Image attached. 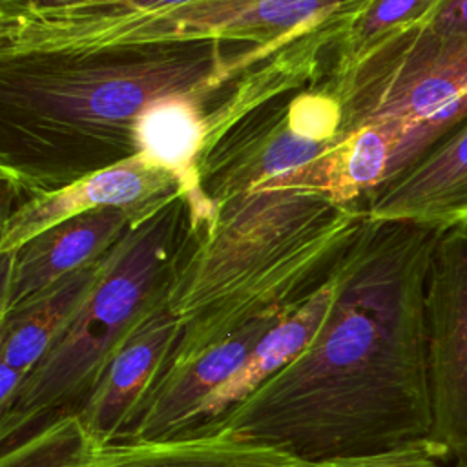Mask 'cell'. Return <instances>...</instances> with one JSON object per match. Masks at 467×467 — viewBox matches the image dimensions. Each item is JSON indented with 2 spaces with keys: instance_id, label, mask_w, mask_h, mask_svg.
Here are the masks:
<instances>
[{
  "instance_id": "1",
  "label": "cell",
  "mask_w": 467,
  "mask_h": 467,
  "mask_svg": "<svg viewBox=\"0 0 467 467\" xmlns=\"http://www.w3.org/2000/svg\"><path fill=\"white\" fill-rule=\"evenodd\" d=\"M445 230L365 213L332 270L334 299L316 337L246 400L188 432L270 443L310 463L427 440L425 290Z\"/></svg>"
},
{
  "instance_id": "2",
  "label": "cell",
  "mask_w": 467,
  "mask_h": 467,
  "mask_svg": "<svg viewBox=\"0 0 467 467\" xmlns=\"http://www.w3.org/2000/svg\"><path fill=\"white\" fill-rule=\"evenodd\" d=\"M272 58L255 46L190 42L0 60L4 190L29 199L130 159L146 106L213 99Z\"/></svg>"
},
{
  "instance_id": "3",
  "label": "cell",
  "mask_w": 467,
  "mask_h": 467,
  "mask_svg": "<svg viewBox=\"0 0 467 467\" xmlns=\"http://www.w3.org/2000/svg\"><path fill=\"white\" fill-rule=\"evenodd\" d=\"M363 221V206L270 182L217 204L208 230H186L177 259L168 305L182 334L168 367L308 296Z\"/></svg>"
},
{
  "instance_id": "4",
  "label": "cell",
  "mask_w": 467,
  "mask_h": 467,
  "mask_svg": "<svg viewBox=\"0 0 467 467\" xmlns=\"http://www.w3.org/2000/svg\"><path fill=\"white\" fill-rule=\"evenodd\" d=\"M186 226L177 190L108 252L100 277L60 339L0 409L4 445L82 405L124 339L168 299Z\"/></svg>"
},
{
  "instance_id": "5",
  "label": "cell",
  "mask_w": 467,
  "mask_h": 467,
  "mask_svg": "<svg viewBox=\"0 0 467 467\" xmlns=\"http://www.w3.org/2000/svg\"><path fill=\"white\" fill-rule=\"evenodd\" d=\"M327 86L343 106L341 135L372 122L403 126L407 137L390 171L394 175L467 115V33L436 35L416 24Z\"/></svg>"
},
{
  "instance_id": "6",
  "label": "cell",
  "mask_w": 467,
  "mask_h": 467,
  "mask_svg": "<svg viewBox=\"0 0 467 467\" xmlns=\"http://www.w3.org/2000/svg\"><path fill=\"white\" fill-rule=\"evenodd\" d=\"M372 0H197L179 9L53 40L29 55L88 53L190 42L255 46L277 57L337 44Z\"/></svg>"
},
{
  "instance_id": "7",
  "label": "cell",
  "mask_w": 467,
  "mask_h": 467,
  "mask_svg": "<svg viewBox=\"0 0 467 467\" xmlns=\"http://www.w3.org/2000/svg\"><path fill=\"white\" fill-rule=\"evenodd\" d=\"M431 431L441 460L467 462V221L440 237L427 277Z\"/></svg>"
},
{
  "instance_id": "8",
  "label": "cell",
  "mask_w": 467,
  "mask_h": 467,
  "mask_svg": "<svg viewBox=\"0 0 467 467\" xmlns=\"http://www.w3.org/2000/svg\"><path fill=\"white\" fill-rule=\"evenodd\" d=\"M182 325L168 299L153 308L117 348L75 410L104 443L130 440L153 389L171 363Z\"/></svg>"
},
{
  "instance_id": "9",
  "label": "cell",
  "mask_w": 467,
  "mask_h": 467,
  "mask_svg": "<svg viewBox=\"0 0 467 467\" xmlns=\"http://www.w3.org/2000/svg\"><path fill=\"white\" fill-rule=\"evenodd\" d=\"M171 195L144 208L106 206L86 212L38 234L16 252L4 254L0 316L106 255L130 228L157 212Z\"/></svg>"
},
{
  "instance_id": "10",
  "label": "cell",
  "mask_w": 467,
  "mask_h": 467,
  "mask_svg": "<svg viewBox=\"0 0 467 467\" xmlns=\"http://www.w3.org/2000/svg\"><path fill=\"white\" fill-rule=\"evenodd\" d=\"M173 192H177L175 179L137 153L5 210L0 230V254L16 252L38 234L86 212L106 206H153Z\"/></svg>"
},
{
  "instance_id": "11",
  "label": "cell",
  "mask_w": 467,
  "mask_h": 467,
  "mask_svg": "<svg viewBox=\"0 0 467 467\" xmlns=\"http://www.w3.org/2000/svg\"><path fill=\"white\" fill-rule=\"evenodd\" d=\"M363 208L370 219L443 228L467 221V115L390 175Z\"/></svg>"
},
{
  "instance_id": "12",
  "label": "cell",
  "mask_w": 467,
  "mask_h": 467,
  "mask_svg": "<svg viewBox=\"0 0 467 467\" xmlns=\"http://www.w3.org/2000/svg\"><path fill=\"white\" fill-rule=\"evenodd\" d=\"M292 305L261 316L188 361L168 367L130 440H161L190 431L204 401L237 372L257 341Z\"/></svg>"
},
{
  "instance_id": "13",
  "label": "cell",
  "mask_w": 467,
  "mask_h": 467,
  "mask_svg": "<svg viewBox=\"0 0 467 467\" xmlns=\"http://www.w3.org/2000/svg\"><path fill=\"white\" fill-rule=\"evenodd\" d=\"M199 95H171L146 106L135 124L137 153L166 170L186 206L188 235L208 230L215 204L202 186L201 166L208 148V102Z\"/></svg>"
},
{
  "instance_id": "14",
  "label": "cell",
  "mask_w": 467,
  "mask_h": 467,
  "mask_svg": "<svg viewBox=\"0 0 467 467\" xmlns=\"http://www.w3.org/2000/svg\"><path fill=\"white\" fill-rule=\"evenodd\" d=\"M286 102L272 108L255 126L224 137L204 157L202 186L215 206L319 159L343 139L314 142L297 137L286 122Z\"/></svg>"
},
{
  "instance_id": "15",
  "label": "cell",
  "mask_w": 467,
  "mask_h": 467,
  "mask_svg": "<svg viewBox=\"0 0 467 467\" xmlns=\"http://www.w3.org/2000/svg\"><path fill=\"white\" fill-rule=\"evenodd\" d=\"M106 255L0 316V409L55 347L100 277Z\"/></svg>"
},
{
  "instance_id": "16",
  "label": "cell",
  "mask_w": 467,
  "mask_h": 467,
  "mask_svg": "<svg viewBox=\"0 0 467 467\" xmlns=\"http://www.w3.org/2000/svg\"><path fill=\"white\" fill-rule=\"evenodd\" d=\"M405 137L398 122H372L343 135L319 159L266 182L325 193L337 204H358L389 179Z\"/></svg>"
},
{
  "instance_id": "17",
  "label": "cell",
  "mask_w": 467,
  "mask_h": 467,
  "mask_svg": "<svg viewBox=\"0 0 467 467\" xmlns=\"http://www.w3.org/2000/svg\"><path fill=\"white\" fill-rule=\"evenodd\" d=\"M332 299L334 279L330 274L325 283L294 303L283 314V317L257 341L237 372L204 401L190 431L221 416L228 409L246 400L279 368L292 361L323 327L330 312Z\"/></svg>"
},
{
  "instance_id": "18",
  "label": "cell",
  "mask_w": 467,
  "mask_h": 467,
  "mask_svg": "<svg viewBox=\"0 0 467 467\" xmlns=\"http://www.w3.org/2000/svg\"><path fill=\"white\" fill-rule=\"evenodd\" d=\"M108 467H316L270 443L224 432L106 443Z\"/></svg>"
},
{
  "instance_id": "19",
  "label": "cell",
  "mask_w": 467,
  "mask_h": 467,
  "mask_svg": "<svg viewBox=\"0 0 467 467\" xmlns=\"http://www.w3.org/2000/svg\"><path fill=\"white\" fill-rule=\"evenodd\" d=\"M197 0H89L67 9L0 18V60L24 57L82 31L162 15Z\"/></svg>"
},
{
  "instance_id": "20",
  "label": "cell",
  "mask_w": 467,
  "mask_h": 467,
  "mask_svg": "<svg viewBox=\"0 0 467 467\" xmlns=\"http://www.w3.org/2000/svg\"><path fill=\"white\" fill-rule=\"evenodd\" d=\"M0 467H108L106 443L66 412L2 447Z\"/></svg>"
},
{
  "instance_id": "21",
  "label": "cell",
  "mask_w": 467,
  "mask_h": 467,
  "mask_svg": "<svg viewBox=\"0 0 467 467\" xmlns=\"http://www.w3.org/2000/svg\"><path fill=\"white\" fill-rule=\"evenodd\" d=\"M440 2L441 0H372L336 44V62L328 80L347 77L385 40L425 22Z\"/></svg>"
},
{
  "instance_id": "22",
  "label": "cell",
  "mask_w": 467,
  "mask_h": 467,
  "mask_svg": "<svg viewBox=\"0 0 467 467\" xmlns=\"http://www.w3.org/2000/svg\"><path fill=\"white\" fill-rule=\"evenodd\" d=\"M286 122L290 130L314 142L339 140L343 135V106L337 95L325 84L319 89L301 91L286 102Z\"/></svg>"
},
{
  "instance_id": "23",
  "label": "cell",
  "mask_w": 467,
  "mask_h": 467,
  "mask_svg": "<svg viewBox=\"0 0 467 467\" xmlns=\"http://www.w3.org/2000/svg\"><path fill=\"white\" fill-rule=\"evenodd\" d=\"M441 456L431 445L429 440L403 443L392 449L356 454V456H337L314 463L316 467H440Z\"/></svg>"
},
{
  "instance_id": "24",
  "label": "cell",
  "mask_w": 467,
  "mask_h": 467,
  "mask_svg": "<svg viewBox=\"0 0 467 467\" xmlns=\"http://www.w3.org/2000/svg\"><path fill=\"white\" fill-rule=\"evenodd\" d=\"M421 26L436 35L467 33V0H441Z\"/></svg>"
},
{
  "instance_id": "25",
  "label": "cell",
  "mask_w": 467,
  "mask_h": 467,
  "mask_svg": "<svg viewBox=\"0 0 467 467\" xmlns=\"http://www.w3.org/2000/svg\"><path fill=\"white\" fill-rule=\"evenodd\" d=\"M84 2L89 0H0V18L53 13Z\"/></svg>"
},
{
  "instance_id": "26",
  "label": "cell",
  "mask_w": 467,
  "mask_h": 467,
  "mask_svg": "<svg viewBox=\"0 0 467 467\" xmlns=\"http://www.w3.org/2000/svg\"><path fill=\"white\" fill-rule=\"evenodd\" d=\"M454 467H467V462H456Z\"/></svg>"
}]
</instances>
